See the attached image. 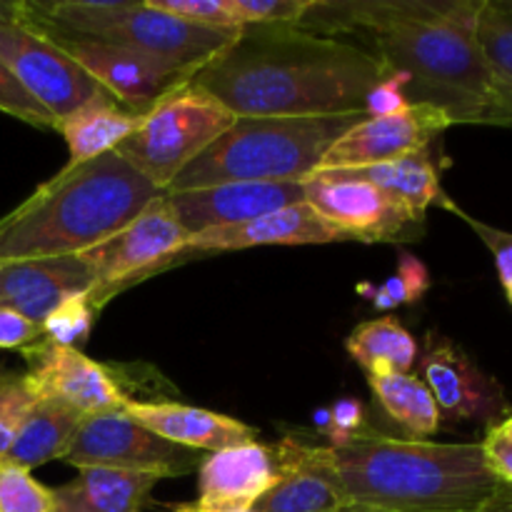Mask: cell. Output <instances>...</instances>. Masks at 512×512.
Instances as JSON below:
<instances>
[{"label":"cell","mask_w":512,"mask_h":512,"mask_svg":"<svg viewBox=\"0 0 512 512\" xmlns=\"http://www.w3.org/2000/svg\"><path fill=\"white\" fill-rule=\"evenodd\" d=\"M28 360L25 380L40 398H53L88 415L120 410L128 395L118 388L113 375L75 348L40 340L23 350Z\"/></svg>","instance_id":"obj_15"},{"label":"cell","mask_w":512,"mask_h":512,"mask_svg":"<svg viewBox=\"0 0 512 512\" xmlns=\"http://www.w3.org/2000/svg\"><path fill=\"white\" fill-rule=\"evenodd\" d=\"M370 50L288 25H248L193 75L235 118H338L365 113L385 78Z\"/></svg>","instance_id":"obj_2"},{"label":"cell","mask_w":512,"mask_h":512,"mask_svg":"<svg viewBox=\"0 0 512 512\" xmlns=\"http://www.w3.org/2000/svg\"><path fill=\"white\" fill-rule=\"evenodd\" d=\"M248 512H253V510H248Z\"/></svg>","instance_id":"obj_46"},{"label":"cell","mask_w":512,"mask_h":512,"mask_svg":"<svg viewBox=\"0 0 512 512\" xmlns=\"http://www.w3.org/2000/svg\"><path fill=\"white\" fill-rule=\"evenodd\" d=\"M0 13L13 23L23 25L30 33L58 45L100 88L108 90L118 103L135 113H148L163 95L173 93L175 88H183L193 80L190 75L168 68V65L153 63L145 55L133 53L123 45L70 33L53 23L35 3L0 5Z\"/></svg>","instance_id":"obj_8"},{"label":"cell","mask_w":512,"mask_h":512,"mask_svg":"<svg viewBox=\"0 0 512 512\" xmlns=\"http://www.w3.org/2000/svg\"><path fill=\"white\" fill-rule=\"evenodd\" d=\"M380 408L398 425H403L413 438L425 440L435 435L443 425L438 403L428 385L418 375H390V378H370Z\"/></svg>","instance_id":"obj_28"},{"label":"cell","mask_w":512,"mask_h":512,"mask_svg":"<svg viewBox=\"0 0 512 512\" xmlns=\"http://www.w3.org/2000/svg\"><path fill=\"white\" fill-rule=\"evenodd\" d=\"M158 195L115 150L68 163L0 220V265L88 253L133 223Z\"/></svg>","instance_id":"obj_4"},{"label":"cell","mask_w":512,"mask_h":512,"mask_svg":"<svg viewBox=\"0 0 512 512\" xmlns=\"http://www.w3.org/2000/svg\"><path fill=\"white\" fill-rule=\"evenodd\" d=\"M483 453L488 468L498 475L503 483L512 485V440L490 428L483 440Z\"/></svg>","instance_id":"obj_39"},{"label":"cell","mask_w":512,"mask_h":512,"mask_svg":"<svg viewBox=\"0 0 512 512\" xmlns=\"http://www.w3.org/2000/svg\"><path fill=\"white\" fill-rule=\"evenodd\" d=\"M83 420L85 415L70 405L53 398H40L20 425L3 460L23 470H35L50 460H63Z\"/></svg>","instance_id":"obj_24"},{"label":"cell","mask_w":512,"mask_h":512,"mask_svg":"<svg viewBox=\"0 0 512 512\" xmlns=\"http://www.w3.org/2000/svg\"><path fill=\"white\" fill-rule=\"evenodd\" d=\"M473 512H512V485L503 483L490 500H485L480 508Z\"/></svg>","instance_id":"obj_41"},{"label":"cell","mask_w":512,"mask_h":512,"mask_svg":"<svg viewBox=\"0 0 512 512\" xmlns=\"http://www.w3.org/2000/svg\"><path fill=\"white\" fill-rule=\"evenodd\" d=\"M338 173L348 175V178L365 180V183L383 190L395 203L403 205L420 225H423L430 205H445V208H450L448 198H445L443 188H440L438 168H435L428 150L408 153L403 158L385 160V163L365 165V168L338 170Z\"/></svg>","instance_id":"obj_23"},{"label":"cell","mask_w":512,"mask_h":512,"mask_svg":"<svg viewBox=\"0 0 512 512\" xmlns=\"http://www.w3.org/2000/svg\"><path fill=\"white\" fill-rule=\"evenodd\" d=\"M93 285V270L80 255L5 263L0 265V308L43 325L60 303L90 293Z\"/></svg>","instance_id":"obj_19"},{"label":"cell","mask_w":512,"mask_h":512,"mask_svg":"<svg viewBox=\"0 0 512 512\" xmlns=\"http://www.w3.org/2000/svg\"><path fill=\"white\" fill-rule=\"evenodd\" d=\"M143 115L145 113L125 108L110 93L90 100L85 108H80L78 113H73L58 125L65 143H68L70 163H85V160H93L115 150L138 128Z\"/></svg>","instance_id":"obj_25"},{"label":"cell","mask_w":512,"mask_h":512,"mask_svg":"<svg viewBox=\"0 0 512 512\" xmlns=\"http://www.w3.org/2000/svg\"><path fill=\"white\" fill-rule=\"evenodd\" d=\"M365 113L338 118H235V123L198 155L165 193L223 183H285L305 180L335 140Z\"/></svg>","instance_id":"obj_5"},{"label":"cell","mask_w":512,"mask_h":512,"mask_svg":"<svg viewBox=\"0 0 512 512\" xmlns=\"http://www.w3.org/2000/svg\"><path fill=\"white\" fill-rule=\"evenodd\" d=\"M38 403L25 375L0 373V458L8 453L20 425Z\"/></svg>","instance_id":"obj_31"},{"label":"cell","mask_w":512,"mask_h":512,"mask_svg":"<svg viewBox=\"0 0 512 512\" xmlns=\"http://www.w3.org/2000/svg\"><path fill=\"white\" fill-rule=\"evenodd\" d=\"M0 512H55L53 490L0 458Z\"/></svg>","instance_id":"obj_29"},{"label":"cell","mask_w":512,"mask_h":512,"mask_svg":"<svg viewBox=\"0 0 512 512\" xmlns=\"http://www.w3.org/2000/svg\"><path fill=\"white\" fill-rule=\"evenodd\" d=\"M170 208L190 235L258 220L288 205L303 203V180L285 183H223L165 193Z\"/></svg>","instance_id":"obj_16"},{"label":"cell","mask_w":512,"mask_h":512,"mask_svg":"<svg viewBox=\"0 0 512 512\" xmlns=\"http://www.w3.org/2000/svg\"><path fill=\"white\" fill-rule=\"evenodd\" d=\"M95 308L90 305L88 293L73 295L65 303H60L48 318L43 320L45 340L55 345H65V348H75L83 345L90 338L93 330Z\"/></svg>","instance_id":"obj_30"},{"label":"cell","mask_w":512,"mask_h":512,"mask_svg":"<svg viewBox=\"0 0 512 512\" xmlns=\"http://www.w3.org/2000/svg\"><path fill=\"white\" fill-rule=\"evenodd\" d=\"M408 88V75L400 70H388L385 78L375 85L365 98V115L368 118H393L410 108V100L405 95Z\"/></svg>","instance_id":"obj_35"},{"label":"cell","mask_w":512,"mask_h":512,"mask_svg":"<svg viewBox=\"0 0 512 512\" xmlns=\"http://www.w3.org/2000/svg\"><path fill=\"white\" fill-rule=\"evenodd\" d=\"M275 448L245 443L218 450L200 463V493L175 512H248L278 480Z\"/></svg>","instance_id":"obj_17"},{"label":"cell","mask_w":512,"mask_h":512,"mask_svg":"<svg viewBox=\"0 0 512 512\" xmlns=\"http://www.w3.org/2000/svg\"><path fill=\"white\" fill-rule=\"evenodd\" d=\"M450 125L455 123L445 110L425 103H413L405 113L393 118H363L330 145L318 170L365 168L418 150H430V143Z\"/></svg>","instance_id":"obj_14"},{"label":"cell","mask_w":512,"mask_h":512,"mask_svg":"<svg viewBox=\"0 0 512 512\" xmlns=\"http://www.w3.org/2000/svg\"><path fill=\"white\" fill-rule=\"evenodd\" d=\"M348 505L380 512H473L503 480L488 468L483 443L400 440L365 430L325 445Z\"/></svg>","instance_id":"obj_3"},{"label":"cell","mask_w":512,"mask_h":512,"mask_svg":"<svg viewBox=\"0 0 512 512\" xmlns=\"http://www.w3.org/2000/svg\"><path fill=\"white\" fill-rule=\"evenodd\" d=\"M423 383L438 403L440 418L460 420H498L508 413V400L498 380L485 375L475 360L453 340L430 330L425 335L420 358Z\"/></svg>","instance_id":"obj_13"},{"label":"cell","mask_w":512,"mask_h":512,"mask_svg":"<svg viewBox=\"0 0 512 512\" xmlns=\"http://www.w3.org/2000/svg\"><path fill=\"white\" fill-rule=\"evenodd\" d=\"M345 348L368 378L408 375L420 355L418 340L393 315L358 325L345 340Z\"/></svg>","instance_id":"obj_26"},{"label":"cell","mask_w":512,"mask_h":512,"mask_svg":"<svg viewBox=\"0 0 512 512\" xmlns=\"http://www.w3.org/2000/svg\"><path fill=\"white\" fill-rule=\"evenodd\" d=\"M505 295H508V300H510V305H512V283H508V285H505Z\"/></svg>","instance_id":"obj_45"},{"label":"cell","mask_w":512,"mask_h":512,"mask_svg":"<svg viewBox=\"0 0 512 512\" xmlns=\"http://www.w3.org/2000/svg\"><path fill=\"white\" fill-rule=\"evenodd\" d=\"M38 8L70 33L123 45L153 63L168 65L190 78L203 70L215 55L223 53L243 30H218L185 23L175 15L160 13L145 0L143 3L138 0H115V3L70 0V3H43Z\"/></svg>","instance_id":"obj_6"},{"label":"cell","mask_w":512,"mask_h":512,"mask_svg":"<svg viewBox=\"0 0 512 512\" xmlns=\"http://www.w3.org/2000/svg\"><path fill=\"white\" fill-rule=\"evenodd\" d=\"M40 340H45L43 325L33 323V320L10 308H0V348L23 353V350L33 348Z\"/></svg>","instance_id":"obj_38"},{"label":"cell","mask_w":512,"mask_h":512,"mask_svg":"<svg viewBox=\"0 0 512 512\" xmlns=\"http://www.w3.org/2000/svg\"><path fill=\"white\" fill-rule=\"evenodd\" d=\"M228 5L240 28H248V25L295 28L305 10L310 8V0H228Z\"/></svg>","instance_id":"obj_32"},{"label":"cell","mask_w":512,"mask_h":512,"mask_svg":"<svg viewBox=\"0 0 512 512\" xmlns=\"http://www.w3.org/2000/svg\"><path fill=\"white\" fill-rule=\"evenodd\" d=\"M350 240L343 230L323 218L308 203H295L243 225L205 230L190 235L185 253H223L260 245H323Z\"/></svg>","instance_id":"obj_20"},{"label":"cell","mask_w":512,"mask_h":512,"mask_svg":"<svg viewBox=\"0 0 512 512\" xmlns=\"http://www.w3.org/2000/svg\"><path fill=\"white\" fill-rule=\"evenodd\" d=\"M398 275L403 278V283H405V288H408L410 300H413V303H418V300L428 293L430 273H428V268L423 265V260L415 258L413 253H400Z\"/></svg>","instance_id":"obj_40"},{"label":"cell","mask_w":512,"mask_h":512,"mask_svg":"<svg viewBox=\"0 0 512 512\" xmlns=\"http://www.w3.org/2000/svg\"><path fill=\"white\" fill-rule=\"evenodd\" d=\"M0 110L13 118L23 120V123L35 125V128H55L58 130V120L20 85L13 70L0 60Z\"/></svg>","instance_id":"obj_34"},{"label":"cell","mask_w":512,"mask_h":512,"mask_svg":"<svg viewBox=\"0 0 512 512\" xmlns=\"http://www.w3.org/2000/svg\"><path fill=\"white\" fill-rule=\"evenodd\" d=\"M338 512H380V510H370V508H363V505H345V508H340Z\"/></svg>","instance_id":"obj_44"},{"label":"cell","mask_w":512,"mask_h":512,"mask_svg":"<svg viewBox=\"0 0 512 512\" xmlns=\"http://www.w3.org/2000/svg\"><path fill=\"white\" fill-rule=\"evenodd\" d=\"M63 460L75 468H113L163 478L200 468L198 450L180 448L140 428L123 410L88 415Z\"/></svg>","instance_id":"obj_10"},{"label":"cell","mask_w":512,"mask_h":512,"mask_svg":"<svg viewBox=\"0 0 512 512\" xmlns=\"http://www.w3.org/2000/svg\"><path fill=\"white\" fill-rule=\"evenodd\" d=\"M145 3L185 23L218 30H240L238 20L230 13L228 0H145Z\"/></svg>","instance_id":"obj_33"},{"label":"cell","mask_w":512,"mask_h":512,"mask_svg":"<svg viewBox=\"0 0 512 512\" xmlns=\"http://www.w3.org/2000/svg\"><path fill=\"white\" fill-rule=\"evenodd\" d=\"M233 123L235 115L223 103L188 83L163 95L115 153L165 193Z\"/></svg>","instance_id":"obj_7"},{"label":"cell","mask_w":512,"mask_h":512,"mask_svg":"<svg viewBox=\"0 0 512 512\" xmlns=\"http://www.w3.org/2000/svg\"><path fill=\"white\" fill-rule=\"evenodd\" d=\"M188 248V233L180 225L178 215L170 208L168 198L158 195L145 205L143 213L125 225L120 233L88 250L80 258L93 270L95 285L88 293L95 310L113 298L125 285L138 283L150 273L168 268L183 258Z\"/></svg>","instance_id":"obj_9"},{"label":"cell","mask_w":512,"mask_h":512,"mask_svg":"<svg viewBox=\"0 0 512 512\" xmlns=\"http://www.w3.org/2000/svg\"><path fill=\"white\" fill-rule=\"evenodd\" d=\"M0 60L13 70L25 90L58 120L108 93L70 55L0 13Z\"/></svg>","instance_id":"obj_11"},{"label":"cell","mask_w":512,"mask_h":512,"mask_svg":"<svg viewBox=\"0 0 512 512\" xmlns=\"http://www.w3.org/2000/svg\"><path fill=\"white\" fill-rule=\"evenodd\" d=\"M450 210H453V213H458L460 218H463L465 223H468L470 228L480 235V240L488 245V250L493 253V258H495V265H498V275H500V283H503V288L508 283H512V235L505 233V230L493 228V225H485V223H480V220L470 218V215H465L463 210L455 208L453 203H450Z\"/></svg>","instance_id":"obj_36"},{"label":"cell","mask_w":512,"mask_h":512,"mask_svg":"<svg viewBox=\"0 0 512 512\" xmlns=\"http://www.w3.org/2000/svg\"><path fill=\"white\" fill-rule=\"evenodd\" d=\"M485 0H368L310 3L298 30H365L385 70L408 75L410 103L435 105L453 123H488L493 88L478 43Z\"/></svg>","instance_id":"obj_1"},{"label":"cell","mask_w":512,"mask_h":512,"mask_svg":"<svg viewBox=\"0 0 512 512\" xmlns=\"http://www.w3.org/2000/svg\"><path fill=\"white\" fill-rule=\"evenodd\" d=\"M365 430H368V425H365L363 405L358 400L345 398L330 408V428L325 433V438L330 440L328 445L350 443V440L360 438Z\"/></svg>","instance_id":"obj_37"},{"label":"cell","mask_w":512,"mask_h":512,"mask_svg":"<svg viewBox=\"0 0 512 512\" xmlns=\"http://www.w3.org/2000/svg\"><path fill=\"white\" fill-rule=\"evenodd\" d=\"M303 193L310 208L360 243H388L420 225L383 190L338 170H318L305 178Z\"/></svg>","instance_id":"obj_12"},{"label":"cell","mask_w":512,"mask_h":512,"mask_svg":"<svg viewBox=\"0 0 512 512\" xmlns=\"http://www.w3.org/2000/svg\"><path fill=\"white\" fill-rule=\"evenodd\" d=\"M158 475L113 468H78V478L53 490L55 512H138Z\"/></svg>","instance_id":"obj_22"},{"label":"cell","mask_w":512,"mask_h":512,"mask_svg":"<svg viewBox=\"0 0 512 512\" xmlns=\"http://www.w3.org/2000/svg\"><path fill=\"white\" fill-rule=\"evenodd\" d=\"M478 43L493 88L488 123L512 125V20L485 0L478 20Z\"/></svg>","instance_id":"obj_27"},{"label":"cell","mask_w":512,"mask_h":512,"mask_svg":"<svg viewBox=\"0 0 512 512\" xmlns=\"http://www.w3.org/2000/svg\"><path fill=\"white\" fill-rule=\"evenodd\" d=\"M490 3H493L495 8L505 15V18L512 20V0H490Z\"/></svg>","instance_id":"obj_43"},{"label":"cell","mask_w":512,"mask_h":512,"mask_svg":"<svg viewBox=\"0 0 512 512\" xmlns=\"http://www.w3.org/2000/svg\"><path fill=\"white\" fill-rule=\"evenodd\" d=\"M493 430H498L500 435H505V438L512 440V415H508L505 420H500L498 425H493Z\"/></svg>","instance_id":"obj_42"},{"label":"cell","mask_w":512,"mask_h":512,"mask_svg":"<svg viewBox=\"0 0 512 512\" xmlns=\"http://www.w3.org/2000/svg\"><path fill=\"white\" fill-rule=\"evenodd\" d=\"M278 480L253 505V512H338L348 505L325 445L298 435L283 438L275 448Z\"/></svg>","instance_id":"obj_18"},{"label":"cell","mask_w":512,"mask_h":512,"mask_svg":"<svg viewBox=\"0 0 512 512\" xmlns=\"http://www.w3.org/2000/svg\"><path fill=\"white\" fill-rule=\"evenodd\" d=\"M125 415L140 428L150 430L168 443L188 450H218L238 448V445L255 443V430L230 415L213 413V410L190 408L183 403H165V400H133L123 403Z\"/></svg>","instance_id":"obj_21"}]
</instances>
